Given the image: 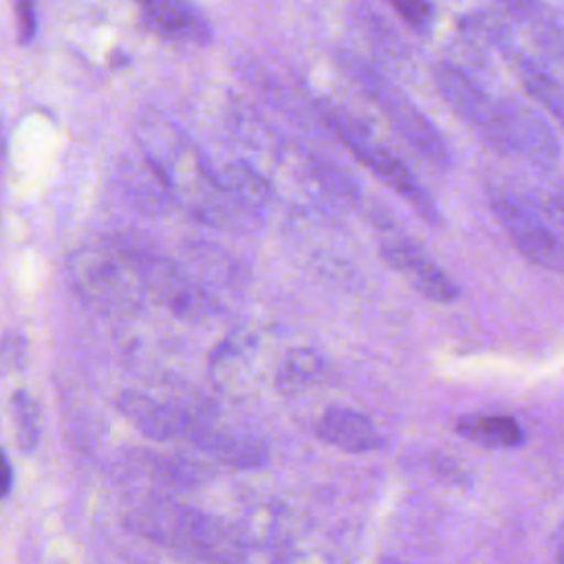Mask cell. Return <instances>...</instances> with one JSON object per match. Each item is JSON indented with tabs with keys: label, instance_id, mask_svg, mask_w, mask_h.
Here are the masks:
<instances>
[{
	"label": "cell",
	"instance_id": "obj_17",
	"mask_svg": "<svg viewBox=\"0 0 564 564\" xmlns=\"http://www.w3.org/2000/svg\"><path fill=\"white\" fill-rule=\"evenodd\" d=\"M529 205L535 209V214L542 218V223L564 240V185L553 189L546 196L527 198Z\"/></svg>",
	"mask_w": 564,
	"mask_h": 564
},
{
	"label": "cell",
	"instance_id": "obj_8",
	"mask_svg": "<svg viewBox=\"0 0 564 564\" xmlns=\"http://www.w3.org/2000/svg\"><path fill=\"white\" fill-rule=\"evenodd\" d=\"M121 414L132 421V425L154 438V441H170L176 436L189 434L194 419L189 414L165 405L143 392H123L117 401Z\"/></svg>",
	"mask_w": 564,
	"mask_h": 564
},
{
	"label": "cell",
	"instance_id": "obj_15",
	"mask_svg": "<svg viewBox=\"0 0 564 564\" xmlns=\"http://www.w3.org/2000/svg\"><path fill=\"white\" fill-rule=\"evenodd\" d=\"M93 267H84L86 269V273H84V286L90 291V293H95L97 297H101V295H119L121 291H123V284H121V273H119V269H115L112 267V262H106V260H101V258H95L93 262H90Z\"/></svg>",
	"mask_w": 564,
	"mask_h": 564
},
{
	"label": "cell",
	"instance_id": "obj_2",
	"mask_svg": "<svg viewBox=\"0 0 564 564\" xmlns=\"http://www.w3.org/2000/svg\"><path fill=\"white\" fill-rule=\"evenodd\" d=\"M330 126L339 134V139L348 145V150L361 161L368 170H372L388 187H392L425 223L432 227H438L443 223L438 205L427 194V189L416 181V176L410 172V167L390 150L372 143L361 126H357L355 119L346 115L333 112Z\"/></svg>",
	"mask_w": 564,
	"mask_h": 564
},
{
	"label": "cell",
	"instance_id": "obj_16",
	"mask_svg": "<svg viewBox=\"0 0 564 564\" xmlns=\"http://www.w3.org/2000/svg\"><path fill=\"white\" fill-rule=\"evenodd\" d=\"M225 185L245 203H262L267 198V185L245 165H231L225 176Z\"/></svg>",
	"mask_w": 564,
	"mask_h": 564
},
{
	"label": "cell",
	"instance_id": "obj_5",
	"mask_svg": "<svg viewBox=\"0 0 564 564\" xmlns=\"http://www.w3.org/2000/svg\"><path fill=\"white\" fill-rule=\"evenodd\" d=\"M132 527L152 540H161L185 551L216 555L227 549V538L214 522L181 507L139 511L134 513Z\"/></svg>",
	"mask_w": 564,
	"mask_h": 564
},
{
	"label": "cell",
	"instance_id": "obj_18",
	"mask_svg": "<svg viewBox=\"0 0 564 564\" xmlns=\"http://www.w3.org/2000/svg\"><path fill=\"white\" fill-rule=\"evenodd\" d=\"M324 370L326 368L322 357L313 350H293L284 364V375L291 381H302V383L317 381L324 375Z\"/></svg>",
	"mask_w": 564,
	"mask_h": 564
},
{
	"label": "cell",
	"instance_id": "obj_22",
	"mask_svg": "<svg viewBox=\"0 0 564 564\" xmlns=\"http://www.w3.org/2000/svg\"><path fill=\"white\" fill-rule=\"evenodd\" d=\"M381 564H405V562H399V560H394V557H383Z\"/></svg>",
	"mask_w": 564,
	"mask_h": 564
},
{
	"label": "cell",
	"instance_id": "obj_19",
	"mask_svg": "<svg viewBox=\"0 0 564 564\" xmlns=\"http://www.w3.org/2000/svg\"><path fill=\"white\" fill-rule=\"evenodd\" d=\"M392 9L419 33H425L434 20L432 2H392Z\"/></svg>",
	"mask_w": 564,
	"mask_h": 564
},
{
	"label": "cell",
	"instance_id": "obj_6",
	"mask_svg": "<svg viewBox=\"0 0 564 564\" xmlns=\"http://www.w3.org/2000/svg\"><path fill=\"white\" fill-rule=\"evenodd\" d=\"M381 256L423 297L438 304H452L458 297L456 282L416 242L401 236L388 238L381 242Z\"/></svg>",
	"mask_w": 564,
	"mask_h": 564
},
{
	"label": "cell",
	"instance_id": "obj_10",
	"mask_svg": "<svg viewBox=\"0 0 564 564\" xmlns=\"http://www.w3.org/2000/svg\"><path fill=\"white\" fill-rule=\"evenodd\" d=\"M317 436L348 454H366L381 447L375 423L350 408H328L317 421Z\"/></svg>",
	"mask_w": 564,
	"mask_h": 564
},
{
	"label": "cell",
	"instance_id": "obj_13",
	"mask_svg": "<svg viewBox=\"0 0 564 564\" xmlns=\"http://www.w3.org/2000/svg\"><path fill=\"white\" fill-rule=\"evenodd\" d=\"M513 66L529 97L542 104L564 130V86L546 70L540 59H533L524 53L513 57Z\"/></svg>",
	"mask_w": 564,
	"mask_h": 564
},
{
	"label": "cell",
	"instance_id": "obj_9",
	"mask_svg": "<svg viewBox=\"0 0 564 564\" xmlns=\"http://www.w3.org/2000/svg\"><path fill=\"white\" fill-rule=\"evenodd\" d=\"M141 22L148 31L176 40V42H196L203 44L209 40V24L205 15L187 4L174 0H154L141 7Z\"/></svg>",
	"mask_w": 564,
	"mask_h": 564
},
{
	"label": "cell",
	"instance_id": "obj_21",
	"mask_svg": "<svg viewBox=\"0 0 564 564\" xmlns=\"http://www.w3.org/2000/svg\"><path fill=\"white\" fill-rule=\"evenodd\" d=\"M11 487H13V469L7 454L0 449V500L9 496Z\"/></svg>",
	"mask_w": 564,
	"mask_h": 564
},
{
	"label": "cell",
	"instance_id": "obj_1",
	"mask_svg": "<svg viewBox=\"0 0 564 564\" xmlns=\"http://www.w3.org/2000/svg\"><path fill=\"white\" fill-rule=\"evenodd\" d=\"M432 77L438 95L456 117L476 128L482 141L489 143L496 152L513 154L500 99H494L474 82L467 70H463L460 64L454 62L434 64Z\"/></svg>",
	"mask_w": 564,
	"mask_h": 564
},
{
	"label": "cell",
	"instance_id": "obj_7",
	"mask_svg": "<svg viewBox=\"0 0 564 564\" xmlns=\"http://www.w3.org/2000/svg\"><path fill=\"white\" fill-rule=\"evenodd\" d=\"M507 119L511 152L522 154L538 170H553L560 143L544 117L518 99H500Z\"/></svg>",
	"mask_w": 564,
	"mask_h": 564
},
{
	"label": "cell",
	"instance_id": "obj_4",
	"mask_svg": "<svg viewBox=\"0 0 564 564\" xmlns=\"http://www.w3.org/2000/svg\"><path fill=\"white\" fill-rule=\"evenodd\" d=\"M489 203L498 223L529 262L564 275V240L542 223L527 198L494 189Z\"/></svg>",
	"mask_w": 564,
	"mask_h": 564
},
{
	"label": "cell",
	"instance_id": "obj_3",
	"mask_svg": "<svg viewBox=\"0 0 564 564\" xmlns=\"http://www.w3.org/2000/svg\"><path fill=\"white\" fill-rule=\"evenodd\" d=\"M361 84L366 86L372 101L390 119L392 128L432 165L452 167L454 154L436 126L416 108V104L383 75L361 68Z\"/></svg>",
	"mask_w": 564,
	"mask_h": 564
},
{
	"label": "cell",
	"instance_id": "obj_11",
	"mask_svg": "<svg viewBox=\"0 0 564 564\" xmlns=\"http://www.w3.org/2000/svg\"><path fill=\"white\" fill-rule=\"evenodd\" d=\"M192 441L203 447L205 452H209L212 456H216L218 460L240 467V469H251V467H260L267 463V447L262 441H258L251 434L245 432H234V430H216L203 423L192 425L189 430Z\"/></svg>",
	"mask_w": 564,
	"mask_h": 564
},
{
	"label": "cell",
	"instance_id": "obj_20",
	"mask_svg": "<svg viewBox=\"0 0 564 564\" xmlns=\"http://www.w3.org/2000/svg\"><path fill=\"white\" fill-rule=\"evenodd\" d=\"M15 15H18V37L22 44L31 42L37 29L35 20V7L31 2H18L15 4Z\"/></svg>",
	"mask_w": 564,
	"mask_h": 564
},
{
	"label": "cell",
	"instance_id": "obj_12",
	"mask_svg": "<svg viewBox=\"0 0 564 564\" xmlns=\"http://www.w3.org/2000/svg\"><path fill=\"white\" fill-rule=\"evenodd\" d=\"M456 432L487 449H513L527 438L522 425L507 414H465L456 421Z\"/></svg>",
	"mask_w": 564,
	"mask_h": 564
},
{
	"label": "cell",
	"instance_id": "obj_14",
	"mask_svg": "<svg viewBox=\"0 0 564 564\" xmlns=\"http://www.w3.org/2000/svg\"><path fill=\"white\" fill-rule=\"evenodd\" d=\"M11 412L15 421L18 445L22 452H31L40 441V408L35 399L29 392L18 390L11 397Z\"/></svg>",
	"mask_w": 564,
	"mask_h": 564
}]
</instances>
